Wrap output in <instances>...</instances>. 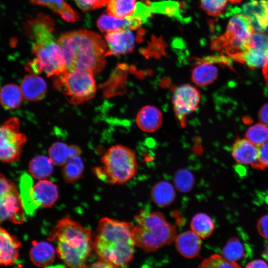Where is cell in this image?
I'll return each instance as SVG.
<instances>
[{
    "instance_id": "obj_1",
    "label": "cell",
    "mask_w": 268,
    "mask_h": 268,
    "mask_svg": "<svg viewBox=\"0 0 268 268\" xmlns=\"http://www.w3.org/2000/svg\"><path fill=\"white\" fill-rule=\"evenodd\" d=\"M67 70L75 68L100 73L105 66V42L97 33L79 30L62 34L57 40Z\"/></svg>"
},
{
    "instance_id": "obj_2",
    "label": "cell",
    "mask_w": 268,
    "mask_h": 268,
    "mask_svg": "<svg viewBox=\"0 0 268 268\" xmlns=\"http://www.w3.org/2000/svg\"><path fill=\"white\" fill-rule=\"evenodd\" d=\"M133 225L108 217L99 222L93 240V248L99 260L114 268L125 267L132 260L135 243Z\"/></svg>"
},
{
    "instance_id": "obj_3",
    "label": "cell",
    "mask_w": 268,
    "mask_h": 268,
    "mask_svg": "<svg viewBox=\"0 0 268 268\" xmlns=\"http://www.w3.org/2000/svg\"><path fill=\"white\" fill-rule=\"evenodd\" d=\"M48 239L56 243L59 258L68 267H87V260L93 250L89 229L67 216L58 221Z\"/></svg>"
},
{
    "instance_id": "obj_4",
    "label": "cell",
    "mask_w": 268,
    "mask_h": 268,
    "mask_svg": "<svg viewBox=\"0 0 268 268\" xmlns=\"http://www.w3.org/2000/svg\"><path fill=\"white\" fill-rule=\"evenodd\" d=\"M133 237L135 246L146 252L171 244L177 236L175 227L160 212L142 210L135 217Z\"/></svg>"
},
{
    "instance_id": "obj_5",
    "label": "cell",
    "mask_w": 268,
    "mask_h": 268,
    "mask_svg": "<svg viewBox=\"0 0 268 268\" xmlns=\"http://www.w3.org/2000/svg\"><path fill=\"white\" fill-rule=\"evenodd\" d=\"M101 167L93 172L101 180L109 184H123L135 176L138 164L135 152L121 145L110 147L101 158Z\"/></svg>"
},
{
    "instance_id": "obj_6",
    "label": "cell",
    "mask_w": 268,
    "mask_h": 268,
    "mask_svg": "<svg viewBox=\"0 0 268 268\" xmlns=\"http://www.w3.org/2000/svg\"><path fill=\"white\" fill-rule=\"evenodd\" d=\"M94 75L91 71L75 68L53 76V82L70 103L78 105L94 97L97 88Z\"/></svg>"
},
{
    "instance_id": "obj_7",
    "label": "cell",
    "mask_w": 268,
    "mask_h": 268,
    "mask_svg": "<svg viewBox=\"0 0 268 268\" xmlns=\"http://www.w3.org/2000/svg\"><path fill=\"white\" fill-rule=\"evenodd\" d=\"M255 32L250 19L243 14L233 16L229 21L226 32L212 42L213 50L225 52L240 62L246 44Z\"/></svg>"
},
{
    "instance_id": "obj_8",
    "label": "cell",
    "mask_w": 268,
    "mask_h": 268,
    "mask_svg": "<svg viewBox=\"0 0 268 268\" xmlns=\"http://www.w3.org/2000/svg\"><path fill=\"white\" fill-rule=\"evenodd\" d=\"M32 51L35 58L25 66L26 70L31 74L44 72L48 77H53L67 71L61 49L55 39L43 43H34Z\"/></svg>"
},
{
    "instance_id": "obj_9",
    "label": "cell",
    "mask_w": 268,
    "mask_h": 268,
    "mask_svg": "<svg viewBox=\"0 0 268 268\" xmlns=\"http://www.w3.org/2000/svg\"><path fill=\"white\" fill-rule=\"evenodd\" d=\"M20 123L17 117H11L0 125V162L12 163L17 161L27 141L20 131Z\"/></svg>"
},
{
    "instance_id": "obj_10",
    "label": "cell",
    "mask_w": 268,
    "mask_h": 268,
    "mask_svg": "<svg viewBox=\"0 0 268 268\" xmlns=\"http://www.w3.org/2000/svg\"><path fill=\"white\" fill-rule=\"evenodd\" d=\"M22 200L13 182L0 173V223L20 224L25 221Z\"/></svg>"
},
{
    "instance_id": "obj_11",
    "label": "cell",
    "mask_w": 268,
    "mask_h": 268,
    "mask_svg": "<svg viewBox=\"0 0 268 268\" xmlns=\"http://www.w3.org/2000/svg\"><path fill=\"white\" fill-rule=\"evenodd\" d=\"M200 97L197 89L188 84L181 85L174 91L172 96L174 111L182 125H185L186 117L196 109Z\"/></svg>"
},
{
    "instance_id": "obj_12",
    "label": "cell",
    "mask_w": 268,
    "mask_h": 268,
    "mask_svg": "<svg viewBox=\"0 0 268 268\" xmlns=\"http://www.w3.org/2000/svg\"><path fill=\"white\" fill-rule=\"evenodd\" d=\"M143 33L140 31L135 36L130 29L124 28L106 33L105 39L109 49L105 55L119 56L132 52L135 46L136 41L142 38Z\"/></svg>"
},
{
    "instance_id": "obj_13",
    "label": "cell",
    "mask_w": 268,
    "mask_h": 268,
    "mask_svg": "<svg viewBox=\"0 0 268 268\" xmlns=\"http://www.w3.org/2000/svg\"><path fill=\"white\" fill-rule=\"evenodd\" d=\"M23 29L25 33L36 43L55 39L54 21L47 15L39 14L27 20L24 24Z\"/></svg>"
},
{
    "instance_id": "obj_14",
    "label": "cell",
    "mask_w": 268,
    "mask_h": 268,
    "mask_svg": "<svg viewBox=\"0 0 268 268\" xmlns=\"http://www.w3.org/2000/svg\"><path fill=\"white\" fill-rule=\"evenodd\" d=\"M32 185L30 189V197L35 209L39 207H51L55 203L59 193L58 187L54 183L43 179L39 180L33 186Z\"/></svg>"
},
{
    "instance_id": "obj_15",
    "label": "cell",
    "mask_w": 268,
    "mask_h": 268,
    "mask_svg": "<svg viewBox=\"0 0 268 268\" xmlns=\"http://www.w3.org/2000/svg\"><path fill=\"white\" fill-rule=\"evenodd\" d=\"M232 155L239 164L251 165L257 169H264L259 158L258 146L246 138L235 141L232 147Z\"/></svg>"
},
{
    "instance_id": "obj_16",
    "label": "cell",
    "mask_w": 268,
    "mask_h": 268,
    "mask_svg": "<svg viewBox=\"0 0 268 268\" xmlns=\"http://www.w3.org/2000/svg\"><path fill=\"white\" fill-rule=\"evenodd\" d=\"M21 245L16 237L0 226V266L18 263Z\"/></svg>"
},
{
    "instance_id": "obj_17",
    "label": "cell",
    "mask_w": 268,
    "mask_h": 268,
    "mask_svg": "<svg viewBox=\"0 0 268 268\" xmlns=\"http://www.w3.org/2000/svg\"><path fill=\"white\" fill-rule=\"evenodd\" d=\"M241 11L250 19L254 28L262 31L268 27V0L247 2L243 5Z\"/></svg>"
},
{
    "instance_id": "obj_18",
    "label": "cell",
    "mask_w": 268,
    "mask_h": 268,
    "mask_svg": "<svg viewBox=\"0 0 268 268\" xmlns=\"http://www.w3.org/2000/svg\"><path fill=\"white\" fill-rule=\"evenodd\" d=\"M209 58L201 60L193 68L191 73L192 81L196 85L205 86L215 81L218 75V70Z\"/></svg>"
},
{
    "instance_id": "obj_19",
    "label": "cell",
    "mask_w": 268,
    "mask_h": 268,
    "mask_svg": "<svg viewBox=\"0 0 268 268\" xmlns=\"http://www.w3.org/2000/svg\"><path fill=\"white\" fill-rule=\"evenodd\" d=\"M141 20L130 16L121 19L107 14L101 15L97 20V26L102 32H108L121 29H137L142 24Z\"/></svg>"
},
{
    "instance_id": "obj_20",
    "label": "cell",
    "mask_w": 268,
    "mask_h": 268,
    "mask_svg": "<svg viewBox=\"0 0 268 268\" xmlns=\"http://www.w3.org/2000/svg\"><path fill=\"white\" fill-rule=\"evenodd\" d=\"M23 97L30 101H39L46 95L47 86L45 81L38 75L30 74L23 79L20 86Z\"/></svg>"
},
{
    "instance_id": "obj_21",
    "label": "cell",
    "mask_w": 268,
    "mask_h": 268,
    "mask_svg": "<svg viewBox=\"0 0 268 268\" xmlns=\"http://www.w3.org/2000/svg\"><path fill=\"white\" fill-rule=\"evenodd\" d=\"M161 112L156 107L146 105L138 112L136 123L139 128L147 133H152L158 130L162 123Z\"/></svg>"
},
{
    "instance_id": "obj_22",
    "label": "cell",
    "mask_w": 268,
    "mask_h": 268,
    "mask_svg": "<svg viewBox=\"0 0 268 268\" xmlns=\"http://www.w3.org/2000/svg\"><path fill=\"white\" fill-rule=\"evenodd\" d=\"M201 238L192 230L184 232L175 239L177 251L183 256L192 258L197 256L200 252L201 241Z\"/></svg>"
},
{
    "instance_id": "obj_23",
    "label": "cell",
    "mask_w": 268,
    "mask_h": 268,
    "mask_svg": "<svg viewBox=\"0 0 268 268\" xmlns=\"http://www.w3.org/2000/svg\"><path fill=\"white\" fill-rule=\"evenodd\" d=\"M55 250L48 242L33 241L29 255L32 263L40 267L52 264L55 259Z\"/></svg>"
},
{
    "instance_id": "obj_24",
    "label": "cell",
    "mask_w": 268,
    "mask_h": 268,
    "mask_svg": "<svg viewBox=\"0 0 268 268\" xmlns=\"http://www.w3.org/2000/svg\"><path fill=\"white\" fill-rule=\"evenodd\" d=\"M49 155L53 164L63 166L71 157L80 156L81 150L75 145H67L63 142L54 143L49 149Z\"/></svg>"
},
{
    "instance_id": "obj_25",
    "label": "cell",
    "mask_w": 268,
    "mask_h": 268,
    "mask_svg": "<svg viewBox=\"0 0 268 268\" xmlns=\"http://www.w3.org/2000/svg\"><path fill=\"white\" fill-rule=\"evenodd\" d=\"M151 196L154 202L159 206H167L174 201L176 193L173 186L166 181L157 182L152 187Z\"/></svg>"
},
{
    "instance_id": "obj_26",
    "label": "cell",
    "mask_w": 268,
    "mask_h": 268,
    "mask_svg": "<svg viewBox=\"0 0 268 268\" xmlns=\"http://www.w3.org/2000/svg\"><path fill=\"white\" fill-rule=\"evenodd\" d=\"M23 96L20 87L15 84H8L0 91V102L6 110H14L22 104Z\"/></svg>"
},
{
    "instance_id": "obj_27",
    "label": "cell",
    "mask_w": 268,
    "mask_h": 268,
    "mask_svg": "<svg viewBox=\"0 0 268 268\" xmlns=\"http://www.w3.org/2000/svg\"><path fill=\"white\" fill-rule=\"evenodd\" d=\"M54 164L50 157L39 155L33 158L29 162V172L34 178L46 179L53 173Z\"/></svg>"
},
{
    "instance_id": "obj_28",
    "label": "cell",
    "mask_w": 268,
    "mask_h": 268,
    "mask_svg": "<svg viewBox=\"0 0 268 268\" xmlns=\"http://www.w3.org/2000/svg\"><path fill=\"white\" fill-rule=\"evenodd\" d=\"M136 0H109L106 12L114 17L124 19L130 17L134 12Z\"/></svg>"
},
{
    "instance_id": "obj_29",
    "label": "cell",
    "mask_w": 268,
    "mask_h": 268,
    "mask_svg": "<svg viewBox=\"0 0 268 268\" xmlns=\"http://www.w3.org/2000/svg\"><path fill=\"white\" fill-rule=\"evenodd\" d=\"M191 230L202 239L209 237L213 232L215 225L211 218L203 213L196 214L192 218L191 224Z\"/></svg>"
},
{
    "instance_id": "obj_30",
    "label": "cell",
    "mask_w": 268,
    "mask_h": 268,
    "mask_svg": "<svg viewBox=\"0 0 268 268\" xmlns=\"http://www.w3.org/2000/svg\"><path fill=\"white\" fill-rule=\"evenodd\" d=\"M84 169V163L80 156L72 157L63 165V178L67 183H73L82 177Z\"/></svg>"
},
{
    "instance_id": "obj_31",
    "label": "cell",
    "mask_w": 268,
    "mask_h": 268,
    "mask_svg": "<svg viewBox=\"0 0 268 268\" xmlns=\"http://www.w3.org/2000/svg\"><path fill=\"white\" fill-rule=\"evenodd\" d=\"M247 248L237 237H232L228 240L223 249V255L228 261L236 262L247 256Z\"/></svg>"
},
{
    "instance_id": "obj_32",
    "label": "cell",
    "mask_w": 268,
    "mask_h": 268,
    "mask_svg": "<svg viewBox=\"0 0 268 268\" xmlns=\"http://www.w3.org/2000/svg\"><path fill=\"white\" fill-rule=\"evenodd\" d=\"M268 56V49L248 48L244 51L241 63L251 69L263 67Z\"/></svg>"
},
{
    "instance_id": "obj_33",
    "label": "cell",
    "mask_w": 268,
    "mask_h": 268,
    "mask_svg": "<svg viewBox=\"0 0 268 268\" xmlns=\"http://www.w3.org/2000/svg\"><path fill=\"white\" fill-rule=\"evenodd\" d=\"M149 7L152 13L163 14L179 20L183 18L181 14V5L177 2L165 1L152 2Z\"/></svg>"
},
{
    "instance_id": "obj_34",
    "label": "cell",
    "mask_w": 268,
    "mask_h": 268,
    "mask_svg": "<svg viewBox=\"0 0 268 268\" xmlns=\"http://www.w3.org/2000/svg\"><path fill=\"white\" fill-rule=\"evenodd\" d=\"M246 138L256 146L268 141V127L259 123L249 127L245 134Z\"/></svg>"
},
{
    "instance_id": "obj_35",
    "label": "cell",
    "mask_w": 268,
    "mask_h": 268,
    "mask_svg": "<svg viewBox=\"0 0 268 268\" xmlns=\"http://www.w3.org/2000/svg\"><path fill=\"white\" fill-rule=\"evenodd\" d=\"M173 180L176 188L182 193L191 191L195 183L193 174L187 169L178 170L174 175Z\"/></svg>"
},
{
    "instance_id": "obj_36",
    "label": "cell",
    "mask_w": 268,
    "mask_h": 268,
    "mask_svg": "<svg viewBox=\"0 0 268 268\" xmlns=\"http://www.w3.org/2000/svg\"><path fill=\"white\" fill-rule=\"evenodd\" d=\"M32 184V179L28 175L25 174L21 177L20 197L25 211L28 214H33L35 210L30 197V189Z\"/></svg>"
},
{
    "instance_id": "obj_37",
    "label": "cell",
    "mask_w": 268,
    "mask_h": 268,
    "mask_svg": "<svg viewBox=\"0 0 268 268\" xmlns=\"http://www.w3.org/2000/svg\"><path fill=\"white\" fill-rule=\"evenodd\" d=\"M200 268H241L236 262L227 260L223 256L218 254L211 255L204 259L199 266Z\"/></svg>"
},
{
    "instance_id": "obj_38",
    "label": "cell",
    "mask_w": 268,
    "mask_h": 268,
    "mask_svg": "<svg viewBox=\"0 0 268 268\" xmlns=\"http://www.w3.org/2000/svg\"><path fill=\"white\" fill-rule=\"evenodd\" d=\"M227 1V0H201V6L209 15L216 17L223 13Z\"/></svg>"
},
{
    "instance_id": "obj_39",
    "label": "cell",
    "mask_w": 268,
    "mask_h": 268,
    "mask_svg": "<svg viewBox=\"0 0 268 268\" xmlns=\"http://www.w3.org/2000/svg\"><path fill=\"white\" fill-rule=\"evenodd\" d=\"M248 48H260L268 49V34L254 32L246 44Z\"/></svg>"
},
{
    "instance_id": "obj_40",
    "label": "cell",
    "mask_w": 268,
    "mask_h": 268,
    "mask_svg": "<svg viewBox=\"0 0 268 268\" xmlns=\"http://www.w3.org/2000/svg\"><path fill=\"white\" fill-rule=\"evenodd\" d=\"M30 1L34 4L48 7L59 14L67 4L64 0H30Z\"/></svg>"
},
{
    "instance_id": "obj_41",
    "label": "cell",
    "mask_w": 268,
    "mask_h": 268,
    "mask_svg": "<svg viewBox=\"0 0 268 268\" xmlns=\"http://www.w3.org/2000/svg\"><path fill=\"white\" fill-rule=\"evenodd\" d=\"M77 6L83 11L99 8L107 3L109 0H74Z\"/></svg>"
},
{
    "instance_id": "obj_42",
    "label": "cell",
    "mask_w": 268,
    "mask_h": 268,
    "mask_svg": "<svg viewBox=\"0 0 268 268\" xmlns=\"http://www.w3.org/2000/svg\"><path fill=\"white\" fill-rule=\"evenodd\" d=\"M61 17L67 22H73L80 19L78 13L74 11L68 4L59 14Z\"/></svg>"
},
{
    "instance_id": "obj_43",
    "label": "cell",
    "mask_w": 268,
    "mask_h": 268,
    "mask_svg": "<svg viewBox=\"0 0 268 268\" xmlns=\"http://www.w3.org/2000/svg\"><path fill=\"white\" fill-rule=\"evenodd\" d=\"M259 158L265 169L268 168V142L258 146Z\"/></svg>"
},
{
    "instance_id": "obj_44",
    "label": "cell",
    "mask_w": 268,
    "mask_h": 268,
    "mask_svg": "<svg viewBox=\"0 0 268 268\" xmlns=\"http://www.w3.org/2000/svg\"><path fill=\"white\" fill-rule=\"evenodd\" d=\"M257 228L260 235L268 239V214L260 218L257 222Z\"/></svg>"
},
{
    "instance_id": "obj_45",
    "label": "cell",
    "mask_w": 268,
    "mask_h": 268,
    "mask_svg": "<svg viewBox=\"0 0 268 268\" xmlns=\"http://www.w3.org/2000/svg\"><path fill=\"white\" fill-rule=\"evenodd\" d=\"M258 118L261 123L268 126V103L263 105L258 113Z\"/></svg>"
},
{
    "instance_id": "obj_46",
    "label": "cell",
    "mask_w": 268,
    "mask_h": 268,
    "mask_svg": "<svg viewBox=\"0 0 268 268\" xmlns=\"http://www.w3.org/2000/svg\"><path fill=\"white\" fill-rule=\"evenodd\" d=\"M246 268H268V265L265 261L261 259H256L249 262L246 266Z\"/></svg>"
},
{
    "instance_id": "obj_47",
    "label": "cell",
    "mask_w": 268,
    "mask_h": 268,
    "mask_svg": "<svg viewBox=\"0 0 268 268\" xmlns=\"http://www.w3.org/2000/svg\"><path fill=\"white\" fill-rule=\"evenodd\" d=\"M91 268H114L111 264L99 260L88 266Z\"/></svg>"
},
{
    "instance_id": "obj_48",
    "label": "cell",
    "mask_w": 268,
    "mask_h": 268,
    "mask_svg": "<svg viewBox=\"0 0 268 268\" xmlns=\"http://www.w3.org/2000/svg\"><path fill=\"white\" fill-rule=\"evenodd\" d=\"M263 73L264 79L267 84L268 85V56L266 59L265 63L263 66Z\"/></svg>"
},
{
    "instance_id": "obj_49",
    "label": "cell",
    "mask_w": 268,
    "mask_h": 268,
    "mask_svg": "<svg viewBox=\"0 0 268 268\" xmlns=\"http://www.w3.org/2000/svg\"><path fill=\"white\" fill-rule=\"evenodd\" d=\"M263 257L268 262V242L265 246L264 250L262 253Z\"/></svg>"
},
{
    "instance_id": "obj_50",
    "label": "cell",
    "mask_w": 268,
    "mask_h": 268,
    "mask_svg": "<svg viewBox=\"0 0 268 268\" xmlns=\"http://www.w3.org/2000/svg\"><path fill=\"white\" fill-rule=\"evenodd\" d=\"M229 2L232 3H238L243 0H227Z\"/></svg>"
}]
</instances>
